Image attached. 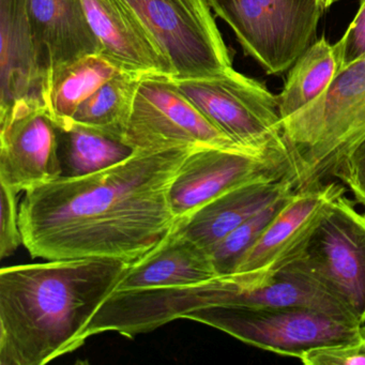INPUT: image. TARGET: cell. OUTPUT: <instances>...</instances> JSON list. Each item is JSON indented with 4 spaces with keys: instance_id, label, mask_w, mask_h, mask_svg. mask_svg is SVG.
Returning a JSON list of instances; mask_svg holds the SVG:
<instances>
[{
    "instance_id": "1",
    "label": "cell",
    "mask_w": 365,
    "mask_h": 365,
    "mask_svg": "<svg viewBox=\"0 0 365 365\" xmlns=\"http://www.w3.org/2000/svg\"><path fill=\"white\" fill-rule=\"evenodd\" d=\"M195 148L135 151L100 172L25 192L19 207L23 245L46 260L138 262L174 230L170 187Z\"/></svg>"
},
{
    "instance_id": "2",
    "label": "cell",
    "mask_w": 365,
    "mask_h": 365,
    "mask_svg": "<svg viewBox=\"0 0 365 365\" xmlns=\"http://www.w3.org/2000/svg\"><path fill=\"white\" fill-rule=\"evenodd\" d=\"M131 264L73 258L0 270V364L43 365L82 347Z\"/></svg>"
},
{
    "instance_id": "3",
    "label": "cell",
    "mask_w": 365,
    "mask_h": 365,
    "mask_svg": "<svg viewBox=\"0 0 365 365\" xmlns=\"http://www.w3.org/2000/svg\"><path fill=\"white\" fill-rule=\"evenodd\" d=\"M281 125L296 191L330 181L365 136V54L341 69L324 95Z\"/></svg>"
},
{
    "instance_id": "4",
    "label": "cell",
    "mask_w": 365,
    "mask_h": 365,
    "mask_svg": "<svg viewBox=\"0 0 365 365\" xmlns=\"http://www.w3.org/2000/svg\"><path fill=\"white\" fill-rule=\"evenodd\" d=\"M267 74L281 76L315 42L319 0H207Z\"/></svg>"
},
{
    "instance_id": "5",
    "label": "cell",
    "mask_w": 365,
    "mask_h": 365,
    "mask_svg": "<svg viewBox=\"0 0 365 365\" xmlns=\"http://www.w3.org/2000/svg\"><path fill=\"white\" fill-rule=\"evenodd\" d=\"M170 78L238 146L253 151H283L288 157L277 96L262 83L239 73L234 68L215 76Z\"/></svg>"
},
{
    "instance_id": "6",
    "label": "cell",
    "mask_w": 365,
    "mask_h": 365,
    "mask_svg": "<svg viewBox=\"0 0 365 365\" xmlns=\"http://www.w3.org/2000/svg\"><path fill=\"white\" fill-rule=\"evenodd\" d=\"M290 266L311 275L365 324V212L337 196Z\"/></svg>"
},
{
    "instance_id": "7",
    "label": "cell",
    "mask_w": 365,
    "mask_h": 365,
    "mask_svg": "<svg viewBox=\"0 0 365 365\" xmlns=\"http://www.w3.org/2000/svg\"><path fill=\"white\" fill-rule=\"evenodd\" d=\"M149 34L174 78L215 76L232 68L207 0H121Z\"/></svg>"
},
{
    "instance_id": "8",
    "label": "cell",
    "mask_w": 365,
    "mask_h": 365,
    "mask_svg": "<svg viewBox=\"0 0 365 365\" xmlns=\"http://www.w3.org/2000/svg\"><path fill=\"white\" fill-rule=\"evenodd\" d=\"M185 319L212 327L260 349L297 359L313 348L362 335V326L304 307H207L187 314Z\"/></svg>"
},
{
    "instance_id": "9",
    "label": "cell",
    "mask_w": 365,
    "mask_h": 365,
    "mask_svg": "<svg viewBox=\"0 0 365 365\" xmlns=\"http://www.w3.org/2000/svg\"><path fill=\"white\" fill-rule=\"evenodd\" d=\"M123 140L135 151L177 146L245 149L217 129L168 76H143Z\"/></svg>"
},
{
    "instance_id": "10",
    "label": "cell",
    "mask_w": 365,
    "mask_h": 365,
    "mask_svg": "<svg viewBox=\"0 0 365 365\" xmlns=\"http://www.w3.org/2000/svg\"><path fill=\"white\" fill-rule=\"evenodd\" d=\"M198 309L207 307L288 309L304 307L361 326L351 311L315 279L290 264L264 270L217 275L195 286Z\"/></svg>"
},
{
    "instance_id": "11",
    "label": "cell",
    "mask_w": 365,
    "mask_h": 365,
    "mask_svg": "<svg viewBox=\"0 0 365 365\" xmlns=\"http://www.w3.org/2000/svg\"><path fill=\"white\" fill-rule=\"evenodd\" d=\"M284 177H290V165L283 151L197 147L175 177L170 207L179 221L235 187Z\"/></svg>"
},
{
    "instance_id": "12",
    "label": "cell",
    "mask_w": 365,
    "mask_h": 365,
    "mask_svg": "<svg viewBox=\"0 0 365 365\" xmlns=\"http://www.w3.org/2000/svg\"><path fill=\"white\" fill-rule=\"evenodd\" d=\"M58 132L44 108L0 116V185L26 192L61 178Z\"/></svg>"
},
{
    "instance_id": "13",
    "label": "cell",
    "mask_w": 365,
    "mask_h": 365,
    "mask_svg": "<svg viewBox=\"0 0 365 365\" xmlns=\"http://www.w3.org/2000/svg\"><path fill=\"white\" fill-rule=\"evenodd\" d=\"M0 116L16 108L46 110L48 69L36 40L29 0H0Z\"/></svg>"
},
{
    "instance_id": "14",
    "label": "cell",
    "mask_w": 365,
    "mask_h": 365,
    "mask_svg": "<svg viewBox=\"0 0 365 365\" xmlns=\"http://www.w3.org/2000/svg\"><path fill=\"white\" fill-rule=\"evenodd\" d=\"M344 193L345 187L333 181L294 192L255 245L243 256L234 272H277L289 264L309 239L329 204Z\"/></svg>"
},
{
    "instance_id": "15",
    "label": "cell",
    "mask_w": 365,
    "mask_h": 365,
    "mask_svg": "<svg viewBox=\"0 0 365 365\" xmlns=\"http://www.w3.org/2000/svg\"><path fill=\"white\" fill-rule=\"evenodd\" d=\"M29 10L48 69V91L66 68L83 57L103 53L82 0H29Z\"/></svg>"
},
{
    "instance_id": "16",
    "label": "cell",
    "mask_w": 365,
    "mask_h": 365,
    "mask_svg": "<svg viewBox=\"0 0 365 365\" xmlns=\"http://www.w3.org/2000/svg\"><path fill=\"white\" fill-rule=\"evenodd\" d=\"M294 191L290 177L245 183L177 221L174 232L209 251L250 217Z\"/></svg>"
},
{
    "instance_id": "17",
    "label": "cell",
    "mask_w": 365,
    "mask_h": 365,
    "mask_svg": "<svg viewBox=\"0 0 365 365\" xmlns=\"http://www.w3.org/2000/svg\"><path fill=\"white\" fill-rule=\"evenodd\" d=\"M82 1L89 24L103 48L102 54L125 71L172 78L170 63L121 0Z\"/></svg>"
},
{
    "instance_id": "18",
    "label": "cell",
    "mask_w": 365,
    "mask_h": 365,
    "mask_svg": "<svg viewBox=\"0 0 365 365\" xmlns=\"http://www.w3.org/2000/svg\"><path fill=\"white\" fill-rule=\"evenodd\" d=\"M215 277L209 252L173 230L150 253L131 264L116 290L191 285Z\"/></svg>"
},
{
    "instance_id": "19",
    "label": "cell",
    "mask_w": 365,
    "mask_h": 365,
    "mask_svg": "<svg viewBox=\"0 0 365 365\" xmlns=\"http://www.w3.org/2000/svg\"><path fill=\"white\" fill-rule=\"evenodd\" d=\"M123 71L119 63L104 54L83 57L66 68L46 96V110L57 128L69 125L81 104Z\"/></svg>"
},
{
    "instance_id": "20",
    "label": "cell",
    "mask_w": 365,
    "mask_h": 365,
    "mask_svg": "<svg viewBox=\"0 0 365 365\" xmlns=\"http://www.w3.org/2000/svg\"><path fill=\"white\" fill-rule=\"evenodd\" d=\"M339 70L335 44L324 37L314 42L290 68L283 91L277 96L281 123L324 95Z\"/></svg>"
},
{
    "instance_id": "21",
    "label": "cell",
    "mask_w": 365,
    "mask_h": 365,
    "mask_svg": "<svg viewBox=\"0 0 365 365\" xmlns=\"http://www.w3.org/2000/svg\"><path fill=\"white\" fill-rule=\"evenodd\" d=\"M57 132L61 177L93 174L125 161L135 153L121 138L78 123L57 128Z\"/></svg>"
},
{
    "instance_id": "22",
    "label": "cell",
    "mask_w": 365,
    "mask_h": 365,
    "mask_svg": "<svg viewBox=\"0 0 365 365\" xmlns=\"http://www.w3.org/2000/svg\"><path fill=\"white\" fill-rule=\"evenodd\" d=\"M143 76L135 72H121L81 104L71 123L93 128L123 140L134 96Z\"/></svg>"
},
{
    "instance_id": "23",
    "label": "cell",
    "mask_w": 365,
    "mask_h": 365,
    "mask_svg": "<svg viewBox=\"0 0 365 365\" xmlns=\"http://www.w3.org/2000/svg\"><path fill=\"white\" fill-rule=\"evenodd\" d=\"M294 192L279 198L273 204L269 205L250 217L227 235L223 240L209 250L217 275L230 274L236 270L243 256L255 245L256 241L273 219L279 215V211L285 207Z\"/></svg>"
},
{
    "instance_id": "24",
    "label": "cell",
    "mask_w": 365,
    "mask_h": 365,
    "mask_svg": "<svg viewBox=\"0 0 365 365\" xmlns=\"http://www.w3.org/2000/svg\"><path fill=\"white\" fill-rule=\"evenodd\" d=\"M299 360L305 365H365V336L313 348Z\"/></svg>"
},
{
    "instance_id": "25",
    "label": "cell",
    "mask_w": 365,
    "mask_h": 365,
    "mask_svg": "<svg viewBox=\"0 0 365 365\" xmlns=\"http://www.w3.org/2000/svg\"><path fill=\"white\" fill-rule=\"evenodd\" d=\"M18 194L0 185V258L9 257L23 245Z\"/></svg>"
},
{
    "instance_id": "26",
    "label": "cell",
    "mask_w": 365,
    "mask_h": 365,
    "mask_svg": "<svg viewBox=\"0 0 365 365\" xmlns=\"http://www.w3.org/2000/svg\"><path fill=\"white\" fill-rule=\"evenodd\" d=\"M333 178L339 179L356 202L365 207V136L345 155Z\"/></svg>"
},
{
    "instance_id": "27",
    "label": "cell",
    "mask_w": 365,
    "mask_h": 365,
    "mask_svg": "<svg viewBox=\"0 0 365 365\" xmlns=\"http://www.w3.org/2000/svg\"><path fill=\"white\" fill-rule=\"evenodd\" d=\"M335 46L339 53L341 70L365 54V0H360L358 12Z\"/></svg>"
},
{
    "instance_id": "28",
    "label": "cell",
    "mask_w": 365,
    "mask_h": 365,
    "mask_svg": "<svg viewBox=\"0 0 365 365\" xmlns=\"http://www.w3.org/2000/svg\"><path fill=\"white\" fill-rule=\"evenodd\" d=\"M335 1H336V0H319L320 8H322V11H326Z\"/></svg>"
},
{
    "instance_id": "29",
    "label": "cell",
    "mask_w": 365,
    "mask_h": 365,
    "mask_svg": "<svg viewBox=\"0 0 365 365\" xmlns=\"http://www.w3.org/2000/svg\"><path fill=\"white\" fill-rule=\"evenodd\" d=\"M361 331H362L363 336H365V324H363L362 328H361Z\"/></svg>"
}]
</instances>
